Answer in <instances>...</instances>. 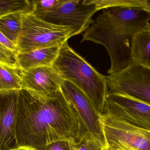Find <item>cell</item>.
<instances>
[{"instance_id": "cell-1", "label": "cell", "mask_w": 150, "mask_h": 150, "mask_svg": "<svg viewBox=\"0 0 150 150\" xmlns=\"http://www.w3.org/2000/svg\"><path fill=\"white\" fill-rule=\"evenodd\" d=\"M15 131L18 150H45L52 143L77 142L88 133L61 89L53 98L19 90Z\"/></svg>"}, {"instance_id": "cell-2", "label": "cell", "mask_w": 150, "mask_h": 150, "mask_svg": "<svg viewBox=\"0 0 150 150\" xmlns=\"http://www.w3.org/2000/svg\"><path fill=\"white\" fill-rule=\"evenodd\" d=\"M52 67L63 80L71 82L86 95L100 116L103 114L108 93L105 76L72 49L67 41L61 45Z\"/></svg>"}, {"instance_id": "cell-3", "label": "cell", "mask_w": 150, "mask_h": 150, "mask_svg": "<svg viewBox=\"0 0 150 150\" xmlns=\"http://www.w3.org/2000/svg\"><path fill=\"white\" fill-rule=\"evenodd\" d=\"M134 35L113 22L103 10L84 32L81 42L90 41L105 47L111 61L107 73L111 74L122 71L131 63V46Z\"/></svg>"}, {"instance_id": "cell-4", "label": "cell", "mask_w": 150, "mask_h": 150, "mask_svg": "<svg viewBox=\"0 0 150 150\" xmlns=\"http://www.w3.org/2000/svg\"><path fill=\"white\" fill-rule=\"evenodd\" d=\"M73 32L70 27L45 21L33 13L23 14L21 30L16 44L17 53L61 45L72 37Z\"/></svg>"}, {"instance_id": "cell-5", "label": "cell", "mask_w": 150, "mask_h": 150, "mask_svg": "<svg viewBox=\"0 0 150 150\" xmlns=\"http://www.w3.org/2000/svg\"><path fill=\"white\" fill-rule=\"evenodd\" d=\"M98 11L89 0H62L52 9L33 14L47 22L70 27L73 37L85 32L93 23L92 17Z\"/></svg>"}, {"instance_id": "cell-6", "label": "cell", "mask_w": 150, "mask_h": 150, "mask_svg": "<svg viewBox=\"0 0 150 150\" xmlns=\"http://www.w3.org/2000/svg\"><path fill=\"white\" fill-rule=\"evenodd\" d=\"M106 146L121 150H150V130L106 114L100 115Z\"/></svg>"}, {"instance_id": "cell-7", "label": "cell", "mask_w": 150, "mask_h": 150, "mask_svg": "<svg viewBox=\"0 0 150 150\" xmlns=\"http://www.w3.org/2000/svg\"><path fill=\"white\" fill-rule=\"evenodd\" d=\"M105 78L108 92L126 94L150 103V68L131 62Z\"/></svg>"}, {"instance_id": "cell-8", "label": "cell", "mask_w": 150, "mask_h": 150, "mask_svg": "<svg viewBox=\"0 0 150 150\" xmlns=\"http://www.w3.org/2000/svg\"><path fill=\"white\" fill-rule=\"evenodd\" d=\"M103 114L150 130V103L134 96L108 92Z\"/></svg>"}, {"instance_id": "cell-9", "label": "cell", "mask_w": 150, "mask_h": 150, "mask_svg": "<svg viewBox=\"0 0 150 150\" xmlns=\"http://www.w3.org/2000/svg\"><path fill=\"white\" fill-rule=\"evenodd\" d=\"M60 89L77 110L88 133L106 146L100 122V116L86 95L76 86L64 80Z\"/></svg>"}, {"instance_id": "cell-10", "label": "cell", "mask_w": 150, "mask_h": 150, "mask_svg": "<svg viewBox=\"0 0 150 150\" xmlns=\"http://www.w3.org/2000/svg\"><path fill=\"white\" fill-rule=\"evenodd\" d=\"M19 90H0V150H18L15 126Z\"/></svg>"}, {"instance_id": "cell-11", "label": "cell", "mask_w": 150, "mask_h": 150, "mask_svg": "<svg viewBox=\"0 0 150 150\" xmlns=\"http://www.w3.org/2000/svg\"><path fill=\"white\" fill-rule=\"evenodd\" d=\"M21 78L22 89L31 91L46 98L56 97L63 81L52 66L22 70Z\"/></svg>"}, {"instance_id": "cell-12", "label": "cell", "mask_w": 150, "mask_h": 150, "mask_svg": "<svg viewBox=\"0 0 150 150\" xmlns=\"http://www.w3.org/2000/svg\"><path fill=\"white\" fill-rule=\"evenodd\" d=\"M103 10L113 22L132 35H135L150 23V12L143 8L116 7Z\"/></svg>"}, {"instance_id": "cell-13", "label": "cell", "mask_w": 150, "mask_h": 150, "mask_svg": "<svg viewBox=\"0 0 150 150\" xmlns=\"http://www.w3.org/2000/svg\"><path fill=\"white\" fill-rule=\"evenodd\" d=\"M61 45L17 53L16 57V66L23 71L42 67L52 66Z\"/></svg>"}, {"instance_id": "cell-14", "label": "cell", "mask_w": 150, "mask_h": 150, "mask_svg": "<svg viewBox=\"0 0 150 150\" xmlns=\"http://www.w3.org/2000/svg\"><path fill=\"white\" fill-rule=\"evenodd\" d=\"M131 62L150 68V24L136 33L131 42Z\"/></svg>"}, {"instance_id": "cell-15", "label": "cell", "mask_w": 150, "mask_h": 150, "mask_svg": "<svg viewBox=\"0 0 150 150\" xmlns=\"http://www.w3.org/2000/svg\"><path fill=\"white\" fill-rule=\"evenodd\" d=\"M22 70L17 66L0 62V90H21Z\"/></svg>"}, {"instance_id": "cell-16", "label": "cell", "mask_w": 150, "mask_h": 150, "mask_svg": "<svg viewBox=\"0 0 150 150\" xmlns=\"http://www.w3.org/2000/svg\"><path fill=\"white\" fill-rule=\"evenodd\" d=\"M23 14L13 13L0 18V32L15 45L21 30Z\"/></svg>"}, {"instance_id": "cell-17", "label": "cell", "mask_w": 150, "mask_h": 150, "mask_svg": "<svg viewBox=\"0 0 150 150\" xmlns=\"http://www.w3.org/2000/svg\"><path fill=\"white\" fill-rule=\"evenodd\" d=\"M98 11L110 8L137 7L150 12V0H89Z\"/></svg>"}, {"instance_id": "cell-18", "label": "cell", "mask_w": 150, "mask_h": 150, "mask_svg": "<svg viewBox=\"0 0 150 150\" xmlns=\"http://www.w3.org/2000/svg\"><path fill=\"white\" fill-rule=\"evenodd\" d=\"M32 1L0 0V18L13 13H33Z\"/></svg>"}, {"instance_id": "cell-19", "label": "cell", "mask_w": 150, "mask_h": 150, "mask_svg": "<svg viewBox=\"0 0 150 150\" xmlns=\"http://www.w3.org/2000/svg\"><path fill=\"white\" fill-rule=\"evenodd\" d=\"M105 147L100 140L89 133L77 142L72 143V150H104Z\"/></svg>"}, {"instance_id": "cell-20", "label": "cell", "mask_w": 150, "mask_h": 150, "mask_svg": "<svg viewBox=\"0 0 150 150\" xmlns=\"http://www.w3.org/2000/svg\"><path fill=\"white\" fill-rule=\"evenodd\" d=\"M62 0H49V1H32L33 5V13L45 12L54 8L61 3Z\"/></svg>"}, {"instance_id": "cell-21", "label": "cell", "mask_w": 150, "mask_h": 150, "mask_svg": "<svg viewBox=\"0 0 150 150\" xmlns=\"http://www.w3.org/2000/svg\"><path fill=\"white\" fill-rule=\"evenodd\" d=\"M16 54L0 44V62L16 66Z\"/></svg>"}, {"instance_id": "cell-22", "label": "cell", "mask_w": 150, "mask_h": 150, "mask_svg": "<svg viewBox=\"0 0 150 150\" xmlns=\"http://www.w3.org/2000/svg\"><path fill=\"white\" fill-rule=\"evenodd\" d=\"M45 150H72V143L67 140H60L48 145Z\"/></svg>"}, {"instance_id": "cell-23", "label": "cell", "mask_w": 150, "mask_h": 150, "mask_svg": "<svg viewBox=\"0 0 150 150\" xmlns=\"http://www.w3.org/2000/svg\"><path fill=\"white\" fill-rule=\"evenodd\" d=\"M0 44L7 48L11 51L14 52L16 54L17 53V48L16 45L13 43L8 40L4 35L0 32Z\"/></svg>"}, {"instance_id": "cell-24", "label": "cell", "mask_w": 150, "mask_h": 150, "mask_svg": "<svg viewBox=\"0 0 150 150\" xmlns=\"http://www.w3.org/2000/svg\"><path fill=\"white\" fill-rule=\"evenodd\" d=\"M104 150H116V149H112L110 147L107 146L104 148Z\"/></svg>"}, {"instance_id": "cell-25", "label": "cell", "mask_w": 150, "mask_h": 150, "mask_svg": "<svg viewBox=\"0 0 150 150\" xmlns=\"http://www.w3.org/2000/svg\"></svg>"}]
</instances>
